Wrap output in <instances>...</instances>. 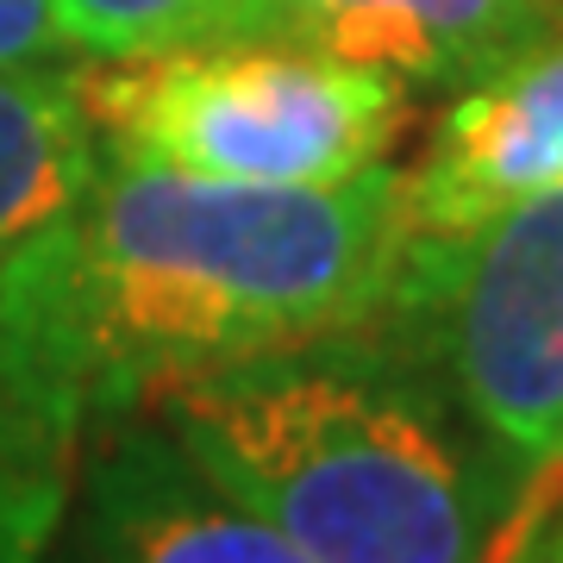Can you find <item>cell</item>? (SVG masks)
<instances>
[{
    "label": "cell",
    "instance_id": "obj_1",
    "mask_svg": "<svg viewBox=\"0 0 563 563\" xmlns=\"http://www.w3.org/2000/svg\"><path fill=\"white\" fill-rule=\"evenodd\" d=\"M401 251V163L244 188L101 151L0 276V483L63 501L95 432L225 363L376 320Z\"/></svg>",
    "mask_w": 563,
    "mask_h": 563
},
{
    "label": "cell",
    "instance_id": "obj_2",
    "mask_svg": "<svg viewBox=\"0 0 563 563\" xmlns=\"http://www.w3.org/2000/svg\"><path fill=\"white\" fill-rule=\"evenodd\" d=\"M313 563H501L514 488L383 320L276 344L151 407Z\"/></svg>",
    "mask_w": 563,
    "mask_h": 563
},
{
    "label": "cell",
    "instance_id": "obj_3",
    "mask_svg": "<svg viewBox=\"0 0 563 563\" xmlns=\"http://www.w3.org/2000/svg\"><path fill=\"white\" fill-rule=\"evenodd\" d=\"M107 157L244 188H332L395 163L413 88L276 38H207L76 63Z\"/></svg>",
    "mask_w": 563,
    "mask_h": 563
},
{
    "label": "cell",
    "instance_id": "obj_4",
    "mask_svg": "<svg viewBox=\"0 0 563 563\" xmlns=\"http://www.w3.org/2000/svg\"><path fill=\"white\" fill-rule=\"evenodd\" d=\"M376 320L439 376L514 488V539L563 483V188L407 239Z\"/></svg>",
    "mask_w": 563,
    "mask_h": 563
},
{
    "label": "cell",
    "instance_id": "obj_5",
    "mask_svg": "<svg viewBox=\"0 0 563 563\" xmlns=\"http://www.w3.org/2000/svg\"><path fill=\"white\" fill-rule=\"evenodd\" d=\"M44 563H313L157 420L95 432L69 463Z\"/></svg>",
    "mask_w": 563,
    "mask_h": 563
},
{
    "label": "cell",
    "instance_id": "obj_6",
    "mask_svg": "<svg viewBox=\"0 0 563 563\" xmlns=\"http://www.w3.org/2000/svg\"><path fill=\"white\" fill-rule=\"evenodd\" d=\"M563 25V0H225L220 38H276L457 95Z\"/></svg>",
    "mask_w": 563,
    "mask_h": 563
},
{
    "label": "cell",
    "instance_id": "obj_7",
    "mask_svg": "<svg viewBox=\"0 0 563 563\" xmlns=\"http://www.w3.org/2000/svg\"><path fill=\"white\" fill-rule=\"evenodd\" d=\"M544 188H563V25L451 95L407 169V239L457 232Z\"/></svg>",
    "mask_w": 563,
    "mask_h": 563
},
{
    "label": "cell",
    "instance_id": "obj_8",
    "mask_svg": "<svg viewBox=\"0 0 563 563\" xmlns=\"http://www.w3.org/2000/svg\"><path fill=\"white\" fill-rule=\"evenodd\" d=\"M101 169V139L81 113L76 63L0 69V276Z\"/></svg>",
    "mask_w": 563,
    "mask_h": 563
},
{
    "label": "cell",
    "instance_id": "obj_9",
    "mask_svg": "<svg viewBox=\"0 0 563 563\" xmlns=\"http://www.w3.org/2000/svg\"><path fill=\"white\" fill-rule=\"evenodd\" d=\"M76 63L151 57L176 44L220 38L225 0H51Z\"/></svg>",
    "mask_w": 563,
    "mask_h": 563
},
{
    "label": "cell",
    "instance_id": "obj_10",
    "mask_svg": "<svg viewBox=\"0 0 563 563\" xmlns=\"http://www.w3.org/2000/svg\"><path fill=\"white\" fill-rule=\"evenodd\" d=\"M76 63L51 0H0V69H57Z\"/></svg>",
    "mask_w": 563,
    "mask_h": 563
},
{
    "label": "cell",
    "instance_id": "obj_11",
    "mask_svg": "<svg viewBox=\"0 0 563 563\" xmlns=\"http://www.w3.org/2000/svg\"><path fill=\"white\" fill-rule=\"evenodd\" d=\"M57 507L63 501L0 483V563H44V539L57 526Z\"/></svg>",
    "mask_w": 563,
    "mask_h": 563
},
{
    "label": "cell",
    "instance_id": "obj_12",
    "mask_svg": "<svg viewBox=\"0 0 563 563\" xmlns=\"http://www.w3.org/2000/svg\"><path fill=\"white\" fill-rule=\"evenodd\" d=\"M501 563H563V520H544L539 539H520V551H507Z\"/></svg>",
    "mask_w": 563,
    "mask_h": 563
},
{
    "label": "cell",
    "instance_id": "obj_13",
    "mask_svg": "<svg viewBox=\"0 0 563 563\" xmlns=\"http://www.w3.org/2000/svg\"><path fill=\"white\" fill-rule=\"evenodd\" d=\"M551 520H563V507H558V514H551Z\"/></svg>",
    "mask_w": 563,
    "mask_h": 563
}]
</instances>
